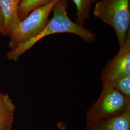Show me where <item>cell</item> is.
<instances>
[{
  "mask_svg": "<svg viewBox=\"0 0 130 130\" xmlns=\"http://www.w3.org/2000/svg\"><path fill=\"white\" fill-rule=\"evenodd\" d=\"M68 0H60L55 5L53 11V16L49 20L45 27L36 36L12 49L7 55L10 60H18L25 52L32 48L38 42L50 35L60 33H69L76 35L84 42L91 43L97 37L96 34L73 22L67 12Z\"/></svg>",
  "mask_w": 130,
  "mask_h": 130,
  "instance_id": "6da1fadb",
  "label": "cell"
},
{
  "mask_svg": "<svg viewBox=\"0 0 130 130\" xmlns=\"http://www.w3.org/2000/svg\"><path fill=\"white\" fill-rule=\"evenodd\" d=\"M130 0H99L93 14L113 28L120 47L125 43L130 25Z\"/></svg>",
  "mask_w": 130,
  "mask_h": 130,
  "instance_id": "7a4b0ae2",
  "label": "cell"
},
{
  "mask_svg": "<svg viewBox=\"0 0 130 130\" xmlns=\"http://www.w3.org/2000/svg\"><path fill=\"white\" fill-rule=\"evenodd\" d=\"M59 1L53 0L48 4L38 7L24 19L14 24L8 34L11 50L28 42L42 31L49 21L50 14Z\"/></svg>",
  "mask_w": 130,
  "mask_h": 130,
  "instance_id": "3957f363",
  "label": "cell"
},
{
  "mask_svg": "<svg viewBox=\"0 0 130 130\" xmlns=\"http://www.w3.org/2000/svg\"><path fill=\"white\" fill-rule=\"evenodd\" d=\"M130 108V99L109 83H103L100 96L86 112V120L98 121L121 115Z\"/></svg>",
  "mask_w": 130,
  "mask_h": 130,
  "instance_id": "277c9868",
  "label": "cell"
},
{
  "mask_svg": "<svg viewBox=\"0 0 130 130\" xmlns=\"http://www.w3.org/2000/svg\"><path fill=\"white\" fill-rule=\"evenodd\" d=\"M130 75V28L125 43L120 47L115 57L108 61L101 73L104 83H112L121 77Z\"/></svg>",
  "mask_w": 130,
  "mask_h": 130,
  "instance_id": "5b68a950",
  "label": "cell"
},
{
  "mask_svg": "<svg viewBox=\"0 0 130 130\" xmlns=\"http://www.w3.org/2000/svg\"><path fill=\"white\" fill-rule=\"evenodd\" d=\"M86 130H130V108L121 115L109 119L85 120Z\"/></svg>",
  "mask_w": 130,
  "mask_h": 130,
  "instance_id": "8992f818",
  "label": "cell"
},
{
  "mask_svg": "<svg viewBox=\"0 0 130 130\" xmlns=\"http://www.w3.org/2000/svg\"><path fill=\"white\" fill-rule=\"evenodd\" d=\"M15 106L8 94L0 92V130H11Z\"/></svg>",
  "mask_w": 130,
  "mask_h": 130,
  "instance_id": "52a82bcc",
  "label": "cell"
},
{
  "mask_svg": "<svg viewBox=\"0 0 130 130\" xmlns=\"http://www.w3.org/2000/svg\"><path fill=\"white\" fill-rule=\"evenodd\" d=\"M22 0H0V9L4 19L5 28L8 35L12 27L20 19L18 15L19 5Z\"/></svg>",
  "mask_w": 130,
  "mask_h": 130,
  "instance_id": "ba28073f",
  "label": "cell"
},
{
  "mask_svg": "<svg viewBox=\"0 0 130 130\" xmlns=\"http://www.w3.org/2000/svg\"><path fill=\"white\" fill-rule=\"evenodd\" d=\"M77 9L76 23L83 26L85 21L88 19L91 14V10L93 4L99 0H72Z\"/></svg>",
  "mask_w": 130,
  "mask_h": 130,
  "instance_id": "9c48e42d",
  "label": "cell"
},
{
  "mask_svg": "<svg viewBox=\"0 0 130 130\" xmlns=\"http://www.w3.org/2000/svg\"><path fill=\"white\" fill-rule=\"evenodd\" d=\"M53 0H22L19 4L18 15L20 20L25 19L33 10L46 5Z\"/></svg>",
  "mask_w": 130,
  "mask_h": 130,
  "instance_id": "30bf717a",
  "label": "cell"
},
{
  "mask_svg": "<svg viewBox=\"0 0 130 130\" xmlns=\"http://www.w3.org/2000/svg\"><path fill=\"white\" fill-rule=\"evenodd\" d=\"M109 83L120 93L130 99V75L121 77Z\"/></svg>",
  "mask_w": 130,
  "mask_h": 130,
  "instance_id": "8fae6325",
  "label": "cell"
},
{
  "mask_svg": "<svg viewBox=\"0 0 130 130\" xmlns=\"http://www.w3.org/2000/svg\"><path fill=\"white\" fill-rule=\"evenodd\" d=\"M0 32L2 33L4 35H7L5 30L4 19L1 9H0Z\"/></svg>",
  "mask_w": 130,
  "mask_h": 130,
  "instance_id": "7c38bea8",
  "label": "cell"
},
{
  "mask_svg": "<svg viewBox=\"0 0 130 130\" xmlns=\"http://www.w3.org/2000/svg\"><path fill=\"white\" fill-rule=\"evenodd\" d=\"M0 70H1V68H0Z\"/></svg>",
  "mask_w": 130,
  "mask_h": 130,
  "instance_id": "4fadbf2b",
  "label": "cell"
}]
</instances>
